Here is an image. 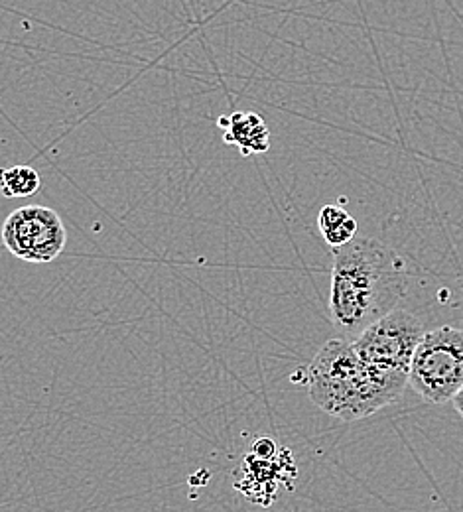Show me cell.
Returning <instances> with one entry per match:
<instances>
[{"label": "cell", "mask_w": 463, "mask_h": 512, "mask_svg": "<svg viewBox=\"0 0 463 512\" xmlns=\"http://www.w3.org/2000/svg\"><path fill=\"white\" fill-rule=\"evenodd\" d=\"M318 227L331 249L351 243L357 235V221L339 205H326L318 215Z\"/></svg>", "instance_id": "cell-7"}, {"label": "cell", "mask_w": 463, "mask_h": 512, "mask_svg": "<svg viewBox=\"0 0 463 512\" xmlns=\"http://www.w3.org/2000/svg\"><path fill=\"white\" fill-rule=\"evenodd\" d=\"M422 335V323L410 312L397 308L389 316L369 325L351 343L359 359L375 375L404 392L410 375L412 355Z\"/></svg>", "instance_id": "cell-3"}, {"label": "cell", "mask_w": 463, "mask_h": 512, "mask_svg": "<svg viewBox=\"0 0 463 512\" xmlns=\"http://www.w3.org/2000/svg\"><path fill=\"white\" fill-rule=\"evenodd\" d=\"M406 286V266L393 247L355 237L333 249L328 302L333 327L353 341L369 325L397 310Z\"/></svg>", "instance_id": "cell-1"}, {"label": "cell", "mask_w": 463, "mask_h": 512, "mask_svg": "<svg viewBox=\"0 0 463 512\" xmlns=\"http://www.w3.org/2000/svg\"><path fill=\"white\" fill-rule=\"evenodd\" d=\"M452 402H454V406H456L458 414L463 418V386L460 388V392L454 396V400H452Z\"/></svg>", "instance_id": "cell-10"}, {"label": "cell", "mask_w": 463, "mask_h": 512, "mask_svg": "<svg viewBox=\"0 0 463 512\" xmlns=\"http://www.w3.org/2000/svg\"><path fill=\"white\" fill-rule=\"evenodd\" d=\"M217 125L225 130L227 144H235L243 156L265 154L270 148V132L261 115L235 113L231 117H219Z\"/></svg>", "instance_id": "cell-6"}, {"label": "cell", "mask_w": 463, "mask_h": 512, "mask_svg": "<svg viewBox=\"0 0 463 512\" xmlns=\"http://www.w3.org/2000/svg\"><path fill=\"white\" fill-rule=\"evenodd\" d=\"M251 453H253L255 457H261V459H270V457L276 455V444H274L272 440H268V438H261V440H257V442L253 444Z\"/></svg>", "instance_id": "cell-9"}, {"label": "cell", "mask_w": 463, "mask_h": 512, "mask_svg": "<svg viewBox=\"0 0 463 512\" xmlns=\"http://www.w3.org/2000/svg\"><path fill=\"white\" fill-rule=\"evenodd\" d=\"M408 384L430 404L452 402L463 386V331L442 325L416 345Z\"/></svg>", "instance_id": "cell-4"}, {"label": "cell", "mask_w": 463, "mask_h": 512, "mask_svg": "<svg viewBox=\"0 0 463 512\" xmlns=\"http://www.w3.org/2000/svg\"><path fill=\"white\" fill-rule=\"evenodd\" d=\"M6 251L26 262H52L64 253L67 231L62 217L52 207L24 205L14 209L2 225Z\"/></svg>", "instance_id": "cell-5"}, {"label": "cell", "mask_w": 463, "mask_h": 512, "mask_svg": "<svg viewBox=\"0 0 463 512\" xmlns=\"http://www.w3.org/2000/svg\"><path fill=\"white\" fill-rule=\"evenodd\" d=\"M308 390L318 408L345 422L373 416L397 402L345 337L330 339L318 351L308 367Z\"/></svg>", "instance_id": "cell-2"}, {"label": "cell", "mask_w": 463, "mask_h": 512, "mask_svg": "<svg viewBox=\"0 0 463 512\" xmlns=\"http://www.w3.org/2000/svg\"><path fill=\"white\" fill-rule=\"evenodd\" d=\"M40 174L32 166H10L0 170V192L4 197H28L40 190Z\"/></svg>", "instance_id": "cell-8"}]
</instances>
